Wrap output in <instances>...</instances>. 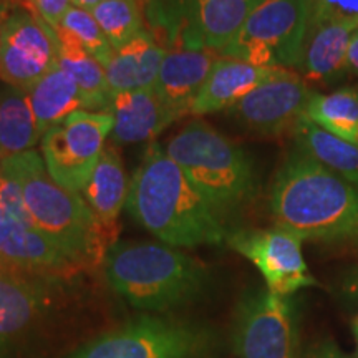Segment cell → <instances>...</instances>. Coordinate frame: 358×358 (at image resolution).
<instances>
[{"mask_svg":"<svg viewBox=\"0 0 358 358\" xmlns=\"http://www.w3.org/2000/svg\"><path fill=\"white\" fill-rule=\"evenodd\" d=\"M127 209L138 224L173 248L221 244L229 234L221 214L158 143L148 146L129 182Z\"/></svg>","mask_w":358,"mask_h":358,"instance_id":"cell-1","label":"cell"},{"mask_svg":"<svg viewBox=\"0 0 358 358\" xmlns=\"http://www.w3.org/2000/svg\"><path fill=\"white\" fill-rule=\"evenodd\" d=\"M268 206L275 226L302 241L358 236V189L301 150L275 174Z\"/></svg>","mask_w":358,"mask_h":358,"instance_id":"cell-2","label":"cell"},{"mask_svg":"<svg viewBox=\"0 0 358 358\" xmlns=\"http://www.w3.org/2000/svg\"><path fill=\"white\" fill-rule=\"evenodd\" d=\"M110 287L143 312H171L206 292L203 262L168 244L115 243L103 259Z\"/></svg>","mask_w":358,"mask_h":358,"instance_id":"cell-3","label":"cell"},{"mask_svg":"<svg viewBox=\"0 0 358 358\" xmlns=\"http://www.w3.org/2000/svg\"><path fill=\"white\" fill-rule=\"evenodd\" d=\"M0 168L20 182L34 226L71 261L88 268L105 259L113 239L96 221L83 196L60 186L50 176L42 156L30 150L3 158Z\"/></svg>","mask_w":358,"mask_h":358,"instance_id":"cell-4","label":"cell"},{"mask_svg":"<svg viewBox=\"0 0 358 358\" xmlns=\"http://www.w3.org/2000/svg\"><path fill=\"white\" fill-rule=\"evenodd\" d=\"M166 151L221 216L256 194V169L248 153L211 124L189 123L171 138Z\"/></svg>","mask_w":358,"mask_h":358,"instance_id":"cell-5","label":"cell"},{"mask_svg":"<svg viewBox=\"0 0 358 358\" xmlns=\"http://www.w3.org/2000/svg\"><path fill=\"white\" fill-rule=\"evenodd\" d=\"M216 348L209 327L141 313L62 358H211Z\"/></svg>","mask_w":358,"mask_h":358,"instance_id":"cell-6","label":"cell"},{"mask_svg":"<svg viewBox=\"0 0 358 358\" xmlns=\"http://www.w3.org/2000/svg\"><path fill=\"white\" fill-rule=\"evenodd\" d=\"M308 19V0H261L221 55L271 69H297Z\"/></svg>","mask_w":358,"mask_h":358,"instance_id":"cell-7","label":"cell"},{"mask_svg":"<svg viewBox=\"0 0 358 358\" xmlns=\"http://www.w3.org/2000/svg\"><path fill=\"white\" fill-rule=\"evenodd\" d=\"M111 129L113 116L106 111L87 110L75 111L48 129L40 140V148L50 176L69 191L82 192Z\"/></svg>","mask_w":358,"mask_h":358,"instance_id":"cell-8","label":"cell"},{"mask_svg":"<svg viewBox=\"0 0 358 358\" xmlns=\"http://www.w3.org/2000/svg\"><path fill=\"white\" fill-rule=\"evenodd\" d=\"M232 343L239 358H297L292 299L267 287L249 292L237 307Z\"/></svg>","mask_w":358,"mask_h":358,"instance_id":"cell-9","label":"cell"},{"mask_svg":"<svg viewBox=\"0 0 358 358\" xmlns=\"http://www.w3.org/2000/svg\"><path fill=\"white\" fill-rule=\"evenodd\" d=\"M226 241L259 268L272 294L290 297L297 290L319 285L303 259L302 239L284 227L234 231Z\"/></svg>","mask_w":358,"mask_h":358,"instance_id":"cell-10","label":"cell"},{"mask_svg":"<svg viewBox=\"0 0 358 358\" xmlns=\"http://www.w3.org/2000/svg\"><path fill=\"white\" fill-rule=\"evenodd\" d=\"M257 3L250 0H159L158 12L181 48H222Z\"/></svg>","mask_w":358,"mask_h":358,"instance_id":"cell-11","label":"cell"},{"mask_svg":"<svg viewBox=\"0 0 358 358\" xmlns=\"http://www.w3.org/2000/svg\"><path fill=\"white\" fill-rule=\"evenodd\" d=\"M57 65L53 29L17 3L0 34V80L8 87L29 90Z\"/></svg>","mask_w":358,"mask_h":358,"instance_id":"cell-12","label":"cell"},{"mask_svg":"<svg viewBox=\"0 0 358 358\" xmlns=\"http://www.w3.org/2000/svg\"><path fill=\"white\" fill-rule=\"evenodd\" d=\"M313 90L297 71L282 70L259 85L229 110L237 122L262 136H280L294 131L306 116Z\"/></svg>","mask_w":358,"mask_h":358,"instance_id":"cell-13","label":"cell"},{"mask_svg":"<svg viewBox=\"0 0 358 358\" xmlns=\"http://www.w3.org/2000/svg\"><path fill=\"white\" fill-rule=\"evenodd\" d=\"M62 282L0 271V358L15 350L48 315Z\"/></svg>","mask_w":358,"mask_h":358,"instance_id":"cell-14","label":"cell"},{"mask_svg":"<svg viewBox=\"0 0 358 358\" xmlns=\"http://www.w3.org/2000/svg\"><path fill=\"white\" fill-rule=\"evenodd\" d=\"M0 267L19 274L65 280L83 271L32 224L0 209Z\"/></svg>","mask_w":358,"mask_h":358,"instance_id":"cell-15","label":"cell"},{"mask_svg":"<svg viewBox=\"0 0 358 358\" xmlns=\"http://www.w3.org/2000/svg\"><path fill=\"white\" fill-rule=\"evenodd\" d=\"M219 57L221 52L211 48L174 47L166 50L153 87L155 93L168 108L181 116L191 115L192 105Z\"/></svg>","mask_w":358,"mask_h":358,"instance_id":"cell-16","label":"cell"},{"mask_svg":"<svg viewBox=\"0 0 358 358\" xmlns=\"http://www.w3.org/2000/svg\"><path fill=\"white\" fill-rule=\"evenodd\" d=\"M358 20L308 24L297 73L307 83H332L345 77L348 45Z\"/></svg>","mask_w":358,"mask_h":358,"instance_id":"cell-17","label":"cell"},{"mask_svg":"<svg viewBox=\"0 0 358 358\" xmlns=\"http://www.w3.org/2000/svg\"><path fill=\"white\" fill-rule=\"evenodd\" d=\"M282 70L284 69H271L241 58L221 55L209 71L208 80L192 105L191 115L229 111L248 93L277 77Z\"/></svg>","mask_w":358,"mask_h":358,"instance_id":"cell-18","label":"cell"},{"mask_svg":"<svg viewBox=\"0 0 358 358\" xmlns=\"http://www.w3.org/2000/svg\"><path fill=\"white\" fill-rule=\"evenodd\" d=\"M106 113L113 116L111 145L150 141L181 118L159 100L153 88L115 95Z\"/></svg>","mask_w":358,"mask_h":358,"instance_id":"cell-19","label":"cell"},{"mask_svg":"<svg viewBox=\"0 0 358 358\" xmlns=\"http://www.w3.org/2000/svg\"><path fill=\"white\" fill-rule=\"evenodd\" d=\"M164 55L166 48L150 32H141L122 48H116L105 65L111 95L153 88Z\"/></svg>","mask_w":358,"mask_h":358,"instance_id":"cell-20","label":"cell"},{"mask_svg":"<svg viewBox=\"0 0 358 358\" xmlns=\"http://www.w3.org/2000/svg\"><path fill=\"white\" fill-rule=\"evenodd\" d=\"M129 182L131 181H128L124 173L122 156L116 151L115 145H106L87 186L80 192L111 239L116 221L123 208H127Z\"/></svg>","mask_w":358,"mask_h":358,"instance_id":"cell-21","label":"cell"},{"mask_svg":"<svg viewBox=\"0 0 358 358\" xmlns=\"http://www.w3.org/2000/svg\"><path fill=\"white\" fill-rule=\"evenodd\" d=\"M25 92L42 136L75 111L87 110L78 85L58 65Z\"/></svg>","mask_w":358,"mask_h":358,"instance_id":"cell-22","label":"cell"},{"mask_svg":"<svg viewBox=\"0 0 358 358\" xmlns=\"http://www.w3.org/2000/svg\"><path fill=\"white\" fill-rule=\"evenodd\" d=\"M53 34L57 40L58 66L78 85L87 111L108 110L113 95L106 82L105 66L62 29H53Z\"/></svg>","mask_w":358,"mask_h":358,"instance_id":"cell-23","label":"cell"},{"mask_svg":"<svg viewBox=\"0 0 358 358\" xmlns=\"http://www.w3.org/2000/svg\"><path fill=\"white\" fill-rule=\"evenodd\" d=\"M292 133L299 150L358 189V145L334 136L312 123L307 116L297 123Z\"/></svg>","mask_w":358,"mask_h":358,"instance_id":"cell-24","label":"cell"},{"mask_svg":"<svg viewBox=\"0 0 358 358\" xmlns=\"http://www.w3.org/2000/svg\"><path fill=\"white\" fill-rule=\"evenodd\" d=\"M42 140L27 92L20 88L0 90V158L30 151Z\"/></svg>","mask_w":358,"mask_h":358,"instance_id":"cell-25","label":"cell"},{"mask_svg":"<svg viewBox=\"0 0 358 358\" xmlns=\"http://www.w3.org/2000/svg\"><path fill=\"white\" fill-rule=\"evenodd\" d=\"M306 116L334 136L358 145V90L340 88L332 93L313 92Z\"/></svg>","mask_w":358,"mask_h":358,"instance_id":"cell-26","label":"cell"},{"mask_svg":"<svg viewBox=\"0 0 358 358\" xmlns=\"http://www.w3.org/2000/svg\"><path fill=\"white\" fill-rule=\"evenodd\" d=\"M113 50L136 38L143 30L140 0H103L90 10Z\"/></svg>","mask_w":358,"mask_h":358,"instance_id":"cell-27","label":"cell"},{"mask_svg":"<svg viewBox=\"0 0 358 358\" xmlns=\"http://www.w3.org/2000/svg\"><path fill=\"white\" fill-rule=\"evenodd\" d=\"M57 29H62L64 32L71 35L103 66L108 64L111 55H113V47L106 40L93 13L87 8L71 6Z\"/></svg>","mask_w":358,"mask_h":358,"instance_id":"cell-28","label":"cell"},{"mask_svg":"<svg viewBox=\"0 0 358 358\" xmlns=\"http://www.w3.org/2000/svg\"><path fill=\"white\" fill-rule=\"evenodd\" d=\"M0 209L8 216L15 217L17 221L32 224V219L25 208L20 182L3 168H0Z\"/></svg>","mask_w":358,"mask_h":358,"instance_id":"cell-29","label":"cell"},{"mask_svg":"<svg viewBox=\"0 0 358 358\" xmlns=\"http://www.w3.org/2000/svg\"><path fill=\"white\" fill-rule=\"evenodd\" d=\"M308 24L329 20H358V0H308Z\"/></svg>","mask_w":358,"mask_h":358,"instance_id":"cell-30","label":"cell"},{"mask_svg":"<svg viewBox=\"0 0 358 358\" xmlns=\"http://www.w3.org/2000/svg\"><path fill=\"white\" fill-rule=\"evenodd\" d=\"M25 7L45 22L50 29H57L66 10L73 6L71 0H24Z\"/></svg>","mask_w":358,"mask_h":358,"instance_id":"cell-31","label":"cell"},{"mask_svg":"<svg viewBox=\"0 0 358 358\" xmlns=\"http://www.w3.org/2000/svg\"><path fill=\"white\" fill-rule=\"evenodd\" d=\"M297 358H355L350 357L348 353L342 352L337 347V343L332 340H324V342L315 343V345L308 347L306 352L299 353Z\"/></svg>","mask_w":358,"mask_h":358,"instance_id":"cell-32","label":"cell"},{"mask_svg":"<svg viewBox=\"0 0 358 358\" xmlns=\"http://www.w3.org/2000/svg\"><path fill=\"white\" fill-rule=\"evenodd\" d=\"M345 77L358 78V27H357V30L352 35L350 45H348Z\"/></svg>","mask_w":358,"mask_h":358,"instance_id":"cell-33","label":"cell"},{"mask_svg":"<svg viewBox=\"0 0 358 358\" xmlns=\"http://www.w3.org/2000/svg\"><path fill=\"white\" fill-rule=\"evenodd\" d=\"M17 6L15 0H0V34H2L3 24H6L8 13L12 12V8Z\"/></svg>","mask_w":358,"mask_h":358,"instance_id":"cell-34","label":"cell"},{"mask_svg":"<svg viewBox=\"0 0 358 358\" xmlns=\"http://www.w3.org/2000/svg\"><path fill=\"white\" fill-rule=\"evenodd\" d=\"M71 2H73V6L87 8V10H92V8H95L98 3L103 2V0H71Z\"/></svg>","mask_w":358,"mask_h":358,"instance_id":"cell-35","label":"cell"},{"mask_svg":"<svg viewBox=\"0 0 358 358\" xmlns=\"http://www.w3.org/2000/svg\"><path fill=\"white\" fill-rule=\"evenodd\" d=\"M352 329H353V335H355V340H357V347H358V317L355 320H353L352 324Z\"/></svg>","mask_w":358,"mask_h":358,"instance_id":"cell-36","label":"cell"},{"mask_svg":"<svg viewBox=\"0 0 358 358\" xmlns=\"http://www.w3.org/2000/svg\"><path fill=\"white\" fill-rule=\"evenodd\" d=\"M352 289L355 290V292L358 294V271H357V274L353 275V282H352Z\"/></svg>","mask_w":358,"mask_h":358,"instance_id":"cell-37","label":"cell"},{"mask_svg":"<svg viewBox=\"0 0 358 358\" xmlns=\"http://www.w3.org/2000/svg\"><path fill=\"white\" fill-rule=\"evenodd\" d=\"M250 2H254V3H259V2H261V0H250Z\"/></svg>","mask_w":358,"mask_h":358,"instance_id":"cell-38","label":"cell"},{"mask_svg":"<svg viewBox=\"0 0 358 358\" xmlns=\"http://www.w3.org/2000/svg\"><path fill=\"white\" fill-rule=\"evenodd\" d=\"M355 88H357V90H358V85H357V87H355Z\"/></svg>","mask_w":358,"mask_h":358,"instance_id":"cell-39","label":"cell"},{"mask_svg":"<svg viewBox=\"0 0 358 358\" xmlns=\"http://www.w3.org/2000/svg\"><path fill=\"white\" fill-rule=\"evenodd\" d=\"M0 271H2V267H0Z\"/></svg>","mask_w":358,"mask_h":358,"instance_id":"cell-40","label":"cell"},{"mask_svg":"<svg viewBox=\"0 0 358 358\" xmlns=\"http://www.w3.org/2000/svg\"><path fill=\"white\" fill-rule=\"evenodd\" d=\"M0 161H2V158H0Z\"/></svg>","mask_w":358,"mask_h":358,"instance_id":"cell-41","label":"cell"}]
</instances>
